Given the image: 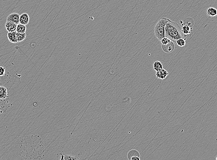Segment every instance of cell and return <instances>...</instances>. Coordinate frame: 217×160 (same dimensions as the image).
Segmentation results:
<instances>
[{"mask_svg":"<svg viewBox=\"0 0 217 160\" xmlns=\"http://www.w3.org/2000/svg\"><path fill=\"white\" fill-rule=\"evenodd\" d=\"M165 37H168L174 43H176L178 39H184L180 26L170 19L165 24Z\"/></svg>","mask_w":217,"mask_h":160,"instance_id":"6da1fadb","label":"cell"},{"mask_svg":"<svg viewBox=\"0 0 217 160\" xmlns=\"http://www.w3.org/2000/svg\"><path fill=\"white\" fill-rule=\"evenodd\" d=\"M170 19L166 18H164L159 20L156 24L154 29V33L156 37L159 40L165 37V26L166 23Z\"/></svg>","mask_w":217,"mask_h":160,"instance_id":"7a4b0ae2","label":"cell"},{"mask_svg":"<svg viewBox=\"0 0 217 160\" xmlns=\"http://www.w3.org/2000/svg\"><path fill=\"white\" fill-rule=\"evenodd\" d=\"M182 27H181V30L182 32L183 37L185 40H187V37H191L192 32L193 26L194 25V21L192 19H186L184 20V21H182Z\"/></svg>","mask_w":217,"mask_h":160,"instance_id":"3957f363","label":"cell"},{"mask_svg":"<svg viewBox=\"0 0 217 160\" xmlns=\"http://www.w3.org/2000/svg\"><path fill=\"white\" fill-rule=\"evenodd\" d=\"M175 45L173 41H171V42L169 43L168 44L165 45H162V50L164 52L166 53H170L172 52L174 49H175Z\"/></svg>","mask_w":217,"mask_h":160,"instance_id":"277c9868","label":"cell"},{"mask_svg":"<svg viewBox=\"0 0 217 160\" xmlns=\"http://www.w3.org/2000/svg\"><path fill=\"white\" fill-rule=\"evenodd\" d=\"M19 15L18 13H12L9 15L7 18V21H10L15 23V24L19 23Z\"/></svg>","mask_w":217,"mask_h":160,"instance_id":"5b68a950","label":"cell"},{"mask_svg":"<svg viewBox=\"0 0 217 160\" xmlns=\"http://www.w3.org/2000/svg\"><path fill=\"white\" fill-rule=\"evenodd\" d=\"M30 21V17L27 13H23L19 16V23L26 26L28 24Z\"/></svg>","mask_w":217,"mask_h":160,"instance_id":"8992f818","label":"cell"},{"mask_svg":"<svg viewBox=\"0 0 217 160\" xmlns=\"http://www.w3.org/2000/svg\"><path fill=\"white\" fill-rule=\"evenodd\" d=\"M17 24L15 23L10 21H7L5 24V28L7 31L9 32H13L16 31Z\"/></svg>","mask_w":217,"mask_h":160,"instance_id":"52a82bcc","label":"cell"},{"mask_svg":"<svg viewBox=\"0 0 217 160\" xmlns=\"http://www.w3.org/2000/svg\"><path fill=\"white\" fill-rule=\"evenodd\" d=\"M8 97V90L3 86H0V100H4Z\"/></svg>","mask_w":217,"mask_h":160,"instance_id":"ba28073f","label":"cell"},{"mask_svg":"<svg viewBox=\"0 0 217 160\" xmlns=\"http://www.w3.org/2000/svg\"><path fill=\"white\" fill-rule=\"evenodd\" d=\"M168 75L169 72L166 70L164 69V68L162 69V70H160V71L156 72V77L158 79H165Z\"/></svg>","mask_w":217,"mask_h":160,"instance_id":"9c48e42d","label":"cell"},{"mask_svg":"<svg viewBox=\"0 0 217 160\" xmlns=\"http://www.w3.org/2000/svg\"><path fill=\"white\" fill-rule=\"evenodd\" d=\"M8 39L12 43H18L17 39V32H9L8 33Z\"/></svg>","mask_w":217,"mask_h":160,"instance_id":"30bf717a","label":"cell"},{"mask_svg":"<svg viewBox=\"0 0 217 160\" xmlns=\"http://www.w3.org/2000/svg\"><path fill=\"white\" fill-rule=\"evenodd\" d=\"M140 154L138 150L135 149H133L129 150L127 154V158L128 160H131V158L135 157H140Z\"/></svg>","mask_w":217,"mask_h":160,"instance_id":"8fae6325","label":"cell"},{"mask_svg":"<svg viewBox=\"0 0 217 160\" xmlns=\"http://www.w3.org/2000/svg\"><path fill=\"white\" fill-rule=\"evenodd\" d=\"M61 156L60 160H79V158L76 156H72L70 154H63L60 153Z\"/></svg>","mask_w":217,"mask_h":160,"instance_id":"7c38bea8","label":"cell"},{"mask_svg":"<svg viewBox=\"0 0 217 160\" xmlns=\"http://www.w3.org/2000/svg\"><path fill=\"white\" fill-rule=\"evenodd\" d=\"M207 14L210 17H214L217 15V9L214 8H209L207 11Z\"/></svg>","mask_w":217,"mask_h":160,"instance_id":"4fadbf2b","label":"cell"},{"mask_svg":"<svg viewBox=\"0 0 217 160\" xmlns=\"http://www.w3.org/2000/svg\"><path fill=\"white\" fill-rule=\"evenodd\" d=\"M153 68L156 72L160 71L163 69V65L160 61H156L154 62L153 64Z\"/></svg>","mask_w":217,"mask_h":160,"instance_id":"5bb4252c","label":"cell"},{"mask_svg":"<svg viewBox=\"0 0 217 160\" xmlns=\"http://www.w3.org/2000/svg\"><path fill=\"white\" fill-rule=\"evenodd\" d=\"M26 26L25 25L19 23L17 24L16 31L18 33H26Z\"/></svg>","mask_w":217,"mask_h":160,"instance_id":"9a60e30c","label":"cell"},{"mask_svg":"<svg viewBox=\"0 0 217 160\" xmlns=\"http://www.w3.org/2000/svg\"><path fill=\"white\" fill-rule=\"evenodd\" d=\"M26 33L17 32V39L18 43L22 42L26 38Z\"/></svg>","mask_w":217,"mask_h":160,"instance_id":"2e32d148","label":"cell"},{"mask_svg":"<svg viewBox=\"0 0 217 160\" xmlns=\"http://www.w3.org/2000/svg\"><path fill=\"white\" fill-rule=\"evenodd\" d=\"M176 43L179 47H184L186 44V40L183 38H181L176 41Z\"/></svg>","mask_w":217,"mask_h":160,"instance_id":"e0dca14e","label":"cell"},{"mask_svg":"<svg viewBox=\"0 0 217 160\" xmlns=\"http://www.w3.org/2000/svg\"><path fill=\"white\" fill-rule=\"evenodd\" d=\"M171 40H170V39H168V37H165L161 40L160 42L162 45H165L168 44L169 43L171 42Z\"/></svg>","mask_w":217,"mask_h":160,"instance_id":"ac0fdd59","label":"cell"},{"mask_svg":"<svg viewBox=\"0 0 217 160\" xmlns=\"http://www.w3.org/2000/svg\"><path fill=\"white\" fill-rule=\"evenodd\" d=\"M6 70L5 68L3 67H0V76H3L5 74Z\"/></svg>","mask_w":217,"mask_h":160,"instance_id":"d6986e66","label":"cell"},{"mask_svg":"<svg viewBox=\"0 0 217 160\" xmlns=\"http://www.w3.org/2000/svg\"><path fill=\"white\" fill-rule=\"evenodd\" d=\"M131 160H140V157H133L131 158Z\"/></svg>","mask_w":217,"mask_h":160,"instance_id":"ffe728a7","label":"cell"},{"mask_svg":"<svg viewBox=\"0 0 217 160\" xmlns=\"http://www.w3.org/2000/svg\"><path fill=\"white\" fill-rule=\"evenodd\" d=\"M216 160H217V157H216Z\"/></svg>","mask_w":217,"mask_h":160,"instance_id":"44dd1931","label":"cell"}]
</instances>
